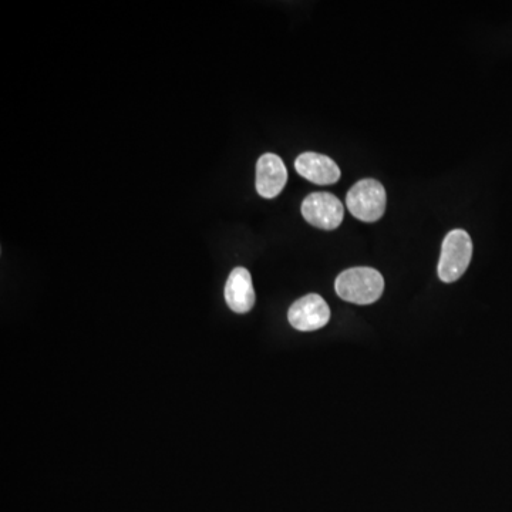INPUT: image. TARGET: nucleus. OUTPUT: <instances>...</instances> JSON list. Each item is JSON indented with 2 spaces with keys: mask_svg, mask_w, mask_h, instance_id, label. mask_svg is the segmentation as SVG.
Wrapping results in <instances>:
<instances>
[{
  "mask_svg": "<svg viewBox=\"0 0 512 512\" xmlns=\"http://www.w3.org/2000/svg\"><path fill=\"white\" fill-rule=\"evenodd\" d=\"M288 183V170L276 154L268 153L256 163V191L266 200H274Z\"/></svg>",
  "mask_w": 512,
  "mask_h": 512,
  "instance_id": "6",
  "label": "nucleus"
},
{
  "mask_svg": "<svg viewBox=\"0 0 512 512\" xmlns=\"http://www.w3.org/2000/svg\"><path fill=\"white\" fill-rule=\"evenodd\" d=\"M288 320L292 328L301 332H313L328 325L330 309L325 299L316 293H309L298 299L288 312Z\"/></svg>",
  "mask_w": 512,
  "mask_h": 512,
  "instance_id": "5",
  "label": "nucleus"
},
{
  "mask_svg": "<svg viewBox=\"0 0 512 512\" xmlns=\"http://www.w3.org/2000/svg\"><path fill=\"white\" fill-rule=\"evenodd\" d=\"M295 168L301 177L318 185H332L340 180V168L332 158L318 153H303L296 158Z\"/></svg>",
  "mask_w": 512,
  "mask_h": 512,
  "instance_id": "7",
  "label": "nucleus"
},
{
  "mask_svg": "<svg viewBox=\"0 0 512 512\" xmlns=\"http://www.w3.org/2000/svg\"><path fill=\"white\" fill-rule=\"evenodd\" d=\"M302 215L313 227L332 231L340 227L345 208L338 197L329 192H313L302 202Z\"/></svg>",
  "mask_w": 512,
  "mask_h": 512,
  "instance_id": "4",
  "label": "nucleus"
},
{
  "mask_svg": "<svg viewBox=\"0 0 512 512\" xmlns=\"http://www.w3.org/2000/svg\"><path fill=\"white\" fill-rule=\"evenodd\" d=\"M335 289L343 301L355 305H370L382 298L384 279L373 268H350L336 278Z\"/></svg>",
  "mask_w": 512,
  "mask_h": 512,
  "instance_id": "1",
  "label": "nucleus"
},
{
  "mask_svg": "<svg viewBox=\"0 0 512 512\" xmlns=\"http://www.w3.org/2000/svg\"><path fill=\"white\" fill-rule=\"evenodd\" d=\"M225 301L231 311L235 313H248L255 305V291L252 285V276L248 269H232L225 285Z\"/></svg>",
  "mask_w": 512,
  "mask_h": 512,
  "instance_id": "8",
  "label": "nucleus"
},
{
  "mask_svg": "<svg viewBox=\"0 0 512 512\" xmlns=\"http://www.w3.org/2000/svg\"><path fill=\"white\" fill-rule=\"evenodd\" d=\"M473 258V241L463 229L448 232L441 248L439 278L446 284L456 282L466 274Z\"/></svg>",
  "mask_w": 512,
  "mask_h": 512,
  "instance_id": "2",
  "label": "nucleus"
},
{
  "mask_svg": "<svg viewBox=\"0 0 512 512\" xmlns=\"http://www.w3.org/2000/svg\"><path fill=\"white\" fill-rule=\"evenodd\" d=\"M386 198L382 183L373 178H365L350 188L346 195V205L357 220L376 222L386 211Z\"/></svg>",
  "mask_w": 512,
  "mask_h": 512,
  "instance_id": "3",
  "label": "nucleus"
}]
</instances>
